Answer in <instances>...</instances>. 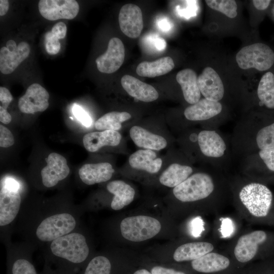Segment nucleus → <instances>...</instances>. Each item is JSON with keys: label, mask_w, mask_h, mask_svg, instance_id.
Returning a JSON list of instances; mask_svg holds the SVG:
<instances>
[{"label": "nucleus", "mask_w": 274, "mask_h": 274, "mask_svg": "<svg viewBox=\"0 0 274 274\" xmlns=\"http://www.w3.org/2000/svg\"><path fill=\"white\" fill-rule=\"evenodd\" d=\"M238 200L239 210L247 219L252 221L268 215L272 206V194L265 185L250 182L241 188Z\"/></svg>", "instance_id": "obj_1"}, {"label": "nucleus", "mask_w": 274, "mask_h": 274, "mask_svg": "<svg viewBox=\"0 0 274 274\" xmlns=\"http://www.w3.org/2000/svg\"><path fill=\"white\" fill-rule=\"evenodd\" d=\"M215 189L212 177L205 173L191 175L173 189L174 196L182 202H193L210 197Z\"/></svg>", "instance_id": "obj_2"}, {"label": "nucleus", "mask_w": 274, "mask_h": 274, "mask_svg": "<svg viewBox=\"0 0 274 274\" xmlns=\"http://www.w3.org/2000/svg\"><path fill=\"white\" fill-rule=\"evenodd\" d=\"M52 254L74 264H80L87 258L89 250L85 236L77 232L70 233L52 241Z\"/></svg>", "instance_id": "obj_3"}, {"label": "nucleus", "mask_w": 274, "mask_h": 274, "mask_svg": "<svg viewBox=\"0 0 274 274\" xmlns=\"http://www.w3.org/2000/svg\"><path fill=\"white\" fill-rule=\"evenodd\" d=\"M187 265L196 274H239L244 268L230 255L214 251Z\"/></svg>", "instance_id": "obj_4"}, {"label": "nucleus", "mask_w": 274, "mask_h": 274, "mask_svg": "<svg viewBox=\"0 0 274 274\" xmlns=\"http://www.w3.org/2000/svg\"><path fill=\"white\" fill-rule=\"evenodd\" d=\"M161 229V224L158 220L145 215L128 217L120 223L122 236L133 242L150 239L158 234Z\"/></svg>", "instance_id": "obj_5"}, {"label": "nucleus", "mask_w": 274, "mask_h": 274, "mask_svg": "<svg viewBox=\"0 0 274 274\" xmlns=\"http://www.w3.org/2000/svg\"><path fill=\"white\" fill-rule=\"evenodd\" d=\"M267 239V234L262 230L245 233L236 240L230 254L242 267L251 264L258 255L260 247Z\"/></svg>", "instance_id": "obj_6"}, {"label": "nucleus", "mask_w": 274, "mask_h": 274, "mask_svg": "<svg viewBox=\"0 0 274 274\" xmlns=\"http://www.w3.org/2000/svg\"><path fill=\"white\" fill-rule=\"evenodd\" d=\"M236 61L243 70L251 68L266 71L274 63V52L267 45L257 43L242 48L236 54Z\"/></svg>", "instance_id": "obj_7"}, {"label": "nucleus", "mask_w": 274, "mask_h": 274, "mask_svg": "<svg viewBox=\"0 0 274 274\" xmlns=\"http://www.w3.org/2000/svg\"><path fill=\"white\" fill-rule=\"evenodd\" d=\"M76 225L74 217L68 213L50 216L38 226L36 234L41 241L50 242L70 233Z\"/></svg>", "instance_id": "obj_8"}, {"label": "nucleus", "mask_w": 274, "mask_h": 274, "mask_svg": "<svg viewBox=\"0 0 274 274\" xmlns=\"http://www.w3.org/2000/svg\"><path fill=\"white\" fill-rule=\"evenodd\" d=\"M38 8L44 18L54 21L74 19L79 12V5L75 0H40Z\"/></svg>", "instance_id": "obj_9"}, {"label": "nucleus", "mask_w": 274, "mask_h": 274, "mask_svg": "<svg viewBox=\"0 0 274 274\" xmlns=\"http://www.w3.org/2000/svg\"><path fill=\"white\" fill-rule=\"evenodd\" d=\"M30 48L26 42H20L17 46L16 42L10 40L6 47L0 49V71L5 75L13 72L29 55Z\"/></svg>", "instance_id": "obj_10"}, {"label": "nucleus", "mask_w": 274, "mask_h": 274, "mask_svg": "<svg viewBox=\"0 0 274 274\" xmlns=\"http://www.w3.org/2000/svg\"><path fill=\"white\" fill-rule=\"evenodd\" d=\"M49 94L38 83L30 85L18 100V108L25 114H34L45 111L49 107Z\"/></svg>", "instance_id": "obj_11"}, {"label": "nucleus", "mask_w": 274, "mask_h": 274, "mask_svg": "<svg viewBox=\"0 0 274 274\" xmlns=\"http://www.w3.org/2000/svg\"><path fill=\"white\" fill-rule=\"evenodd\" d=\"M125 48L120 39L113 38L109 42L106 52L95 60L98 70L103 73L112 74L117 71L123 64Z\"/></svg>", "instance_id": "obj_12"}, {"label": "nucleus", "mask_w": 274, "mask_h": 274, "mask_svg": "<svg viewBox=\"0 0 274 274\" xmlns=\"http://www.w3.org/2000/svg\"><path fill=\"white\" fill-rule=\"evenodd\" d=\"M70 171L66 159L59 154L51 153L47 157V165L41 170L43 184L46 187H53L66 178Z\"/></svg>", "instance_id": "obj_13"}, {"label": "nucleus", "mask_w": 274, "mask_h": 274, "mask_svg": "<svg viewBox=\"0 0 274 274\" xmlns=\"http://www.w3.org/2000/svg\"><path fill=\"white\" fill-rule=\"evenodd\" d=\"M119 23L122 32L129 38L139 37L143 28V15L140 7L132 4H127L120 10Z\"/></svg>", "instance_id": "obj_14"}, {"label": "nucleus", "mask_w": 274, "mask_h": 274, "mask_svg": "<svg viewBox=\"0 0 274 274\" xmlns=\"http://www.w3.org/2000/svg\"><path fill=\"white\" fill-rule=\"evenodd\" d=\"M198 85L205 98L219 101L224 96L223 82L217 73L211 67H206L198 76Z\"/></svg>", "instance_id": "obj_15"}, {"label": "nucleus", "mask_w": 274, "mask_h": 274, "mask_svg": "<svg viewBox=\"0 0 274 274\" xmlns=\"http://www.w3.org/2000/svg\"><path fill=\"white\" fill-rule=\"evenodd\" d=\"M21 198L19 190L1 185L0 191V225L11 223L19 212Z\"/></svg>", "instance_id": "obj_16"}, {"label": "nucleus", "mask_w": 274, "mask_h": 274, "mask_svg": "<svg viewBox=\"0 0 274 274\" xmlns=\"http://www.w3.org/2000/svg\"><path fill=\"white\" fill-rule=\"evenodd\" d=\"M214 245L208 241L188 242L178 246L174 251L172 259L176 263L190 262L213 251Z\"/></svg>", "instance_id": "obj_17"}, {"label": "nucleus", "mask_w": 274, "mask_h": 274, "mask_svg": "<svg viewBox=\"0 0 274 274\" xmlns=\"http://www.w3.org/2000/svg\"><path fill=\"white\" fill-rule=\"evenodd\" d=\"M121 84L126 92L135 99L148 102L158 98V93L152 86L130 75H124Z\"/></svg>", "instance_id": "obj_18"}, {"label": "nucleus", "mask_w": 274, "mask_h": 274, "mask_svg": "<svg viewBox=\"0 0 274 274\" xmlns=\"http://www.w3.org/2000/svg\"><path fill=\"white\" fill-rule=\"evenodd\" d=\"M114 172L112 165L108 162L88 163L79 169V175L83 183L91 185L109 180Z\"/></svg>", "instance_id": "obj_19"}, {"label": "nucleus", "mask_w": 274, "mask_h": 274, "mask_svg": "<svg viewBox=\"0 0 274 274\" xmlns=\"http://www.w3.org/2000/svg\"><path fill=\"white\" fill-rule=\"evenodd\" d=\"M197 141L201 152L207 157H220L226 149L224 141L214 130L201 131L198 134Z\"/></svg>", "instance_id": "obj_20"}, {"label": "nucleus", "mask_w": 274, "mask_h": 274, "mask_svg": "<svg viewBox=\"0 0 274 274\" xmlns=\"http://www.w3.org/2000/svg\"><path fill=\"white\" fill-rule=\"evenodd\" d=\"M222 106L219 101L205 98L187 107L184 111L186 118L191 121L208 120L220 113Z\"/></svg>", "instance_id": "obj_21"}, {"label": "nucleus", "mask_w": 274, "mask_h": 274, "mask_svg": "<svg viewBox=\"0 0 274 274\" xmlns=\"http://www.w3.org/2000/svg\"><path fill=\"white\" fill-rule=\"evenodd\" d=\"M121 139V135L117 131L106 130L86 134L83 136V143L87 151L94 152L104 146H117Z\"/></svg>", "instance_id": "obj_22"}, {"label": "nucleus", "mask_w": 274, "mask_h": 274, "mask_svg": "<svg viewBox=\"0 0 274 274\" xmlns=\"http://www.w3.org/2000/svg\"><path fill=\"white\" fill-rule=\"evenodd\" d=\"M130 268L126 264L115 265L109 258L98 255L89 261L83 274H128Z\"/></svg>", "instance_id": "obj_23"}, {"label": "nucleus", "mask_w": 274, "mask_h": 274, "mask_svg": "<svg viewBox=\"0 0 274 274\" xmlns=\"http://www.w3.org/2000/svg\"><path fill=\"white\" fill-rule=\"evenodd\" d=\"M197 79L196 73L190 68L181 70L176 76V80L181 87L184 99L191 105L198 102L200 98Z\"/></svg>", "instance_id": "obj_24"}, {"label": "nucleus", "mask_w": 274, "mask_h": 274, "mask_svg": "<svg viewBox=\"0 0 274 274\" xmlns=\"http://www.w3.org/2000/svg\"><path fill=\"white\" fill-rule=\"evenodd\" d=\"M130 136L138 147L149 150H160L167 146L166 140L139 126H133L129 131Z\"/></svg>", "instance_id": "obj_25"}, {"label": "nucleus", "mask_w": 274, "mask_h": 274, "mask_svg": "<svg viewBox=\"0 0 274 274\" xmlns=\"http://www.w3.org/2000/svg\"><path fill=\"white\" fill-rule=\"evenodd\" d=\"M107 189L114 195L111 203V208L114 210H121L129 204L134 199V190L123 181H111L108 184Z\"/></svg>", "instance_id": "obj_26"}, {"label": "nucleus", "mask_w": 274, "mask_h": 274, "mask_svg": "<svg viewBox=\"0 0 274 274\" xmlns=\"http://www.w3.org/2000/svg\"><path fill=\"white\" fill-rule=\"evenodd\" d=\"M156 157V153L151 150H139L130 156L129 163L133 168L154 174L160 170L162 165L161 159Z\"/></svg>", "instance_id": "obj_27"}, {"label": "nucleus", "mask_w": 274, "mask_h": 274, "mask_svg": "<svg viewBox=\"0 0 274 274\" xmlns=\"http://www.w3.org/2000/svg\"><path fill=\"white\" fill-rule=\"evenodd\" d=\"M174 66L173 59L169 56H165L151 62H141L136 67V72L142 77L154 78L168 73Z\"/></svg>", "instance_id": "obj_28"}, {"label": "nucleus", "mask_w": 274, "mask_h": 274, "mask_svg": "<svg viewBox=\"0 0 274 274\" xmlns=\"http://www.w3.org/2000/svg\"><path fill=\"white\" fill-rule=\"evenodd\" d=\"M192 172L190 166L173 163L162 173L159 182L166 187L175 188L185 181Z\"/></svg>", "instance_id": "obj_29"}, {"label": "nucleus", "mask_w": 274, "mask_h": 274, "mask_svg": "<svg viewBox=\"0 0 274 274\" xmlns=\"http://www.w3.org/2000/svg\"><path fill=\"white\" fill-rule=\"evenodd\" d=\"M260 103L269 109H274V75L266 72L261 77L257 89Z\"/></svg>", "instance_id": "obj_30"}, {"label": "nucleus", "mask_w": 274, "mask_h": 274, "mask_svg": "<svg viewBox=\"0 0 274 274\" xmlns=\"http://www.w3.org/2000/svg\"><path fill=\"white\" fill-rule=\"evenodd\" d=\"M131 115L126 112H111L104 115L95 123L97 130L117 131L121 128V123L131 118Z\"/></svg>", "instance_id": "obj_31"}, {"label": "nucleus", "mask_w": 274, "mask_h": 274, "mask_svg": "<svg viewBox=\"0 0 274 274\" xmlns=\"http://www.w3.org/2000/svg\"><path fill=\"white\" fill-rule=\"evenodd\" d=\"M207 5L212 9L222 13L230 18L237 15V4L233 0H207Z\"/></svg>", "instance_id": "obj_32"}, {"label": "nucleus", "mask_w": 274, "mask_h": 274, "mask_svg": "<svg viewBox=\"0 0 274 274\" xmlns=\"http://www.w3.org/2000/svg\"><path fill=\"white\" fill-rule=\"evenodd\" d=\"M148 269L152 274H196L187 264L176 263L171 266L154 265Z\"/></svg>", "instance_id": "obj_33"}, {"label": "nucleus", "mask_w": 274, "mask_h": 274, "mask_svg": "<svg viewBox=\"0 0 274 274\" xmlns=\"http://www.w3.org/2000/svg\"><path fill=\"white\" fill-rule=\"evenodd\" d=\"M256 142L260 150L274 148V123L262 128L258 131Z\"/></svg>", "instance_id": "obj_34"}, {"label": "nucleus", "mask_w": 274, "mask_h": 274, "mask_svg": "<svg viewBox=\"0 0 274 274\" xmlns=\"http://www.w3.org/2000/svg\"><path fill=\"white\" fill-rule=\"evenodd\" d=\"M45 48L50 55L57 54L60 49L59 39L54 36L51 31H48L45 35Z\"/></svg>", "instance_id": "obj_35"}, {"label": "nucleus", "mask_w": 274, "mask_h": 274, "mask_svg": "<svg viewBox=\"0 0 274 274\" xmlns=\"http://www.w3.org/2000/svg\"><path fill=\"white\" fill-rule=\"evenodd\" d=\"M145 43L150 49L159 52L164 51L166 46L164 39L154 34L149 35L145 38Z\"/></svg>", "instance_id": "obj_36"}, {"label": "nucleus", "mask_w": 274, "mask_h": 274, "mask_svg": "<svg viewBox=\"0 0 274 274\" xmlns=\"http://www.w3.org/2000/svg\"><path fill=\"white\" fill-rule=\"evenodd\" d=\"M14 144V138L11 131L4 125H0V146L8 148Z\"/></svg>", "instance_id": "obj_37"}, {"label": "nucleus", "mask_w": 274, "mask_h": 274, "mask_svg": "<svg viewBox=\"0 0 274 274\" xmlns=\"http://www.w3.org/2000/svg\"><path fill=\"white\" fill-rule=\"evenodd\" d=\"M259 154L267 167L274 172V148L260 150Z\"/></svg>", "instance_id": "obj_38"}, {"label": "nucleus", "mask_w": 274, "mask_h": 274, "mask_svg": "<svg viewBox=\"0 0 274 274\" xmlns=\"http://www.w3.org/2000/svg\"><path fill=\"white\" fill-rule=\"evenodd\" d=\"M73 113L76 118L85 126L89 127L92 120L88 113L80 106L75 105L72 109Z\"/></svg>", "instance_id": "obj_39"}, {"label": "nucleus", "mask_w": 274, "mask_h": 274, "mask_svg": "<svg viewBox=\"0 0 274 274\" xmlns=\"http://www.w3.org/2000/svg\"><path fill=\"white\" fill-rule=\"evenodd\" d=\"M13 100V96L10 91L6 87H0V107L5 109H7L8 106Z\"/></svg>", "instance_id": "obj_40"}, {"label": "nucleus", "mask_w": 274, "mask_h": 274, "mask_svg": "<svg viewBox=\"0 0 274 274\" xmlns=\"http://www.w3.org/2000/svg\"><path fill=\"white\" fill-rule=\"evenodd\" d=\"M66 31V24L63 22H59L53 26L51 31L58 39H62L65 37Z\"/></svg>", "instance_id": "obj_41"}, {"label": "nucleus", "mask_w": 274, "mask_h": 274, "mask_svg": "<svg viewBox=\"0 0 274 274\" xmlns=\"http://www.w3.org/2000/svg\"><path fill=\"white\" fill-rule=\"evenodd\" d=\"M1 185L12 189L19 190L20 185L15 179L12 178H7L1 182Z\"/></svg>", "instance_id": "obj_42"}, {"label": "nucleus", "mask_w": 274, "mask_h": 274, "mask_svg": "<svg viewBox=\"0 0 274 274\" xmlns=\"http://www.w3.org/2000/svg\"><path fill=\"white\" fill-rule=\"evenodd\" d=\"M12 117L6 109L0 107V121L4 124H8L10 123Z\"/></svg>", "instance_id": "obj_43"}, {"label": "nucleus", "mask_w": 274, "mask_h": 274, "mask_svg": "<svg viewBox=\"0 0 274 274\" xmlns=\"http://www.w3.org/2000/svg\"><path fill=\"white\" fill-rule=\"evenodd\" d=\"M157 24L158 27L162 31H167L171 27L170 22L166 18H165L158 19Z\"/></svg>", "instance_id": "obj_44"}, {"label": "nucleus", "mask_w": 274, "mask_h": 274, "mask_svg": "<svg viewBox=\"0 0 274 274\" xmlns=\"http://www.w3.org/2000/svg\"><path fill=\"white\" fill-rule=\"evenodd\" d=\"M270 1L269 0H254L252 1L255 7L259 10H264L269 6Z\"/></svg>", "instance_id": "obj_45"}, {"label": "nucleus", "mask_w": 274, "mask_h": 274, "mask_svg": "<svg viewBox=\"0 0 274 274\" xmlns=\"http://www.w3.org/2000/svg\"><path fill=\"white\" fill-rule=\"evenodd\" d=\"M9 8V3L7 0L0 1V15L4 16L7 13Z\"/></svg>", "instance_id": "obj_46"}, {"label": "nucleus", "mask_w": 274, "mask_h": 274, "mask_svg": "<svg viewBox=\"0 0 274 274\" xmlns=\"http://www.w3.org/2000/svg\"><path fill=\"white\" fill-rule=\"evenodd\" d=\"M128 274H152L151 272L145 267H140L134 270L131 269Z\"/></svg>", "instance_id": "obj_47"}, {"label": "nucleus", "mask_w": 274, "mask_h": 274, "mask_svg": "<svg viewBox=\"0 0 274 274\" xmlns=\"http://www.w3.org/2000/svg\"><path fill=\"white\" fill-rule=\"evenodd\" d=\"M239 274H255L253 267L250 264L244 267Z\"/></svg>", "instance_id": "obj_48"}]
</instances>
